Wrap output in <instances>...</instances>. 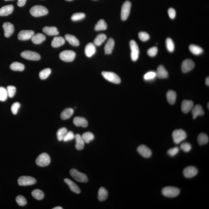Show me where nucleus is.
<instances>
[{
	"instance_id": "ea45409f",
	"label": "nucleus",
	"mask_w": 209,
	"mask_h": 209,
	"mask_svg": "<svg viewBox=\"0 0 209 209\" xmlns=\"http://www.w3.org/2000/svg\"><path fill=\"white\" fill-rule=\"evenodd\" d=\"M51 73V70L50 68H46L40 72L39 77L42 80L47 78Z\"/></svg>"
},
{
	"instance_id": "4d7b16f0",
	"label": "nucleus",
	"mask_w": 209,
	"mask_h": 209,
	"mask_svg": "<svg viewBox=\"0 0 209 209\" xmlns=\"http://www.w3.org/2000/svg\"><path fill=\"white\" fill-rule=\"evenodd\" d=\"M27 0H17V4L19 7H23L25 5Z\"/></svg>"
},
{
	"instance_id": "6e6d98bb",
	"label": "nucleus",
	"mask_w": 209,
	"mask_h": 209,
	"mask_svg": "<svg viewBox=\"0 0 209 209\" xmlns=\"http://www.w3.org/2000/svg\"><path fill=\"white\" fill-rule=\"evenodd\" d=\"M168 14L169 17L171 19H173L175 18L176 16V12L174 9L170 8L168 10Z\"/></svg>"
},
{
	"instance_id": "39448f33",
	"label": "nucleus",
	"mask_w": 209,
	"mask_h": 209,
	"mask_svg": "<svg viewBox=\"0 0 209 209\" xmlns=\"http://www.w3.org/2000/svg\"><path fill=\"white\" fill-rule=\"evenodd\" d=\"M36 165L40 167L47 166L50 163L49 156L46 153H43L40 154L36 159Z\"/></svg>"
},
{
	"instance_id": "a211bd4d",
	"label": "nucleus",
	"mask_w": 209,
	"mask_h": 209,
	"mask_svg": "<svg viewBox=\"0 0 209 209\" xmlns=\"http://www.w3.org/2000/svg\"><path fill=\"white\" fill-rule=\"evenodd\" d=\"M96 51V45L93 43H90L86 46L85 54L87 57H90L94 55Z\"/></svg>"
},
{
	"instance_id": "680f3d73",
	"label": "nucleus",
	"mask_w": 209,
	"mask_h": 209,
	"mask_svg": "<svg viewBox=\"0 0 209 209\" xmlns=\"http://www.w3.org/2000/svg\"><path fill=\"white\" fill-rule=\"evenodd\" d=\"M208 109H209V103H208Z\"/></svg>"
},
{
	"instance_id": "1a4fd4ad",
	"label": "nucleus",
	"mask_w": 209,
	"mask_h": 209,
	"mask_svg": "<svg viewBox=\"0 0 209 209\" xmlns=\"http://www.w3.org/2000/svg\"><path fill=\"white\" fill-rule=\"evenodd\" d=\"M131 3L129 1H126L123 4L121 12V18L125 21L128 18L130 13Z\"/></svg>"
},
{
	"instance_id": "bb28decb",
	"label": "nucleus",
	"mask_w": 209,
	"mask_h": 209,
	"mask_svg": "<svg viewBox=\"0 0 209 209\" xmlns=\"http://www.w3.org/2000/svg\"><path fill=\"white\" fill-rule=\"evenodd\" d=\"M65 39L61 36H56L53 39L51 45L54 48L60 47L65 44Z\"/></svg>"
},
{
	"instance_id": "412c9836",
	"label": "nucleus",
	"mask_w": 209,
	"mask_h": 209,
	"mask_svg": "<svg viewBox=\"0 0 209 209\" xmlns=\"http://www.w3.org/2000/svg\"><path fill=\"white\" fill-rule=\"evenodd\" d=\"M43 31L49 36H56L59 34L57 28L54 26H45L43 28Z\"/></svg>"
},
{
	"instance_id": "2f4dec72",
	"label": "nucleus",
	"mask_w": 209,
	"mask_h": 209,
	"mask_svg": "<svg viewBox=\"0 0 209 209\" xmlns=\"http://www.w3.org/2000/svg\"><path fill=\"white\" fill-rule=\"evenodd\" d=\"M189 49L192 54L196 55H200L203 52V50L202 48L194 45H191L189 46Z\"/></svg>"
},
{
	"instance_id": "aec40b11",
	"label": "nucleus",
	"mask_w": 209,
	"mask_h": 209,
	"mask_svg": "<svg viewBox=\"0 0 209 209\" xmlns=\"http://www.w3.org/2000/svg\"><path fill=\"white\" fill-rule=\"evenodd\" d=\"M156 73L157 77L159 78L165 79L169 77L168 72L162 65H160L158 67Z\"/></svg>"
},
{
	"instance_id": "9d476101",
	"label": "nucleus",
	"mask_w": 209,
	"mask_h": 209,
	"mask_svg": "<svg viewBox=\"0 0 209 209\" xmlns=\"http://www.w3.org/2000/svg\"><path fill=\"white\" fill-rule=\"evenodd\" d=\"M17 182L19 186H28L35 184L36 183V180L33 177L23 176L18 178Z\"/></svg>"
},
{
	"instance_id": "a878e982",
	"label": "nucleus",
	"mask_w": 209,
	"mask_h": 209,
	"mask_svg": "<svg viewBox=\"0 0 209 209\" xmlns=\"http://www.w3.org/2000/svg\"><path fill=\"white\" fill-rule=\"evenodd\" d=\"M76 140V148L78 150H81L83 149L84 146V141L82 138V136L79 134H77L75 135Z\"/></svg>"
},
{
	"instance_id": "dca6fc26",
	"label": "nucleus",
	"mask_w": 209,
	"mask_h": 209,
	"mask_svg": "<svg viewBox=\"0 0 209 209\" xmlns=\"http://www.w3.org/2000/svg\"><path fill=\"white\" fill-rule=\"evenodd\" d=\"M2 27L4 30V36L7 38L10 37L14 31V25L9 22H6L3 24Z\"/></svg>"
},
{
	"instance_id": "f257e3e1",
	"label": "nucleus",
	"mask_w": 209,
	"mask_h": 209,
	"mask_svg": "<svg viewBox=\"0 0 209 209\" xmlns=\"http://www.w3.org/2000/svg\"><path fill=\"white\" fill-rule=\"evenodd\" d=\"M30 12L33 17H38L47 15L48 13V10L44 6L36 5L32 7Z\"/></svg>"
},
{
	"instance_id": "7ed1b4c3",
	"label": "nucleus",
	"mask_w": 209,
	"mask_h": 209,
	"mask_svg": "<svg viewBox=\"0 0 209 209\" xmlns=\"http://www.w3.org/2000/svg\"><path fill=\"white\" fill-rule=\"evenodd\" d=\"M180 191L178 188L172 186H167L162 190L163 195L168 197H174L178 195Z\"/></svg>"
},
{
	"instance_id": "6e6552de",
	"label": "nucleus",
	"mask_w": 209,
	"mask_h": 209,
	"mask_svg": "<svg viewBox=\"0 0 209 209\" xmlns=\"http://www.w3.org/2000/svg\"><path fill=\"white\" fill-rule=\"evenodd\" d=\"M76 53L72 50H67L63 51L59 54L60 59L66 62H71L76 57Z\"/></svg>"
},
{
	"instance_id": "58836bf2",
	"label": "nucleus",
	"mask_w": 209,
	"mask_h": 209,
	"mask_svg": "<svg viewBox=\"0 0 209 209\" xmlns=\"http://www.w3.org/2000/svg\"><path fill=\"white\" fill-rule=\"evenodd\" d=\"M32 196L35 199L37 200H41L44 198V194L42 191L40 189H35L31 192Z\"/></svg>"
},
{
	"instance_id": "864d4df0",
	"label": "nucleus",
	"mask_w": 209,
	"mask_h": 209,
	"mask_svg": "<svg viewBox=\"0 0 209 209\" xmlns=\"http://www.w3.org/2000/svg\"><path fill=\"white\" fill-rule=\"evenodd\" d=\"M158 52V48L157 47H154L148 49L147 53L148 55L151 57H154L157 55Z\"/></svg>"
},
{
	"instance_id": "423d86ee",
	"label": "nucleus",
	"mask_w": 209,
	"mask_h": 209,
	"mask_svg": "<svg viewBox=\"0 0 209 209\" xmlns=\"http://www.w3.org/2000/svg\"><path fill=\"white\" fill-rule=\"evenodd\" d=\"M102 74L105 79L110 82L117 84L121 82L120 78L116 73L111 72L103 71Z\"/></svg>"
},
{
	"instance_id": "4468645a",
	"label": "nucleus",
	"mask_w": 209,
	"mask_h": 209,
	"mask_svg": "<svg viewBox=\"0 0 209 209\" xmlns=\"http://www.w3.org/2000/svg\"><path fill=\"white\" fill-rule=\"evenodd\" d=\"M137 151L140 155L145 158L150 157L152 155V151L151 150L144 145H141L139 146Z\"/></svg>"
},
{
	"instance_id": "c85d7f7f",
	"label": "nucleus",
	"mask_w": 209,
	"mask_h": 209,
	"mask_svg": "<svg viewBox=\"0 0 209 209\" xmlns=\"http://www.w3.org/2000/svg\"><path fill=\"white\" fill-rule=\"evenodd\" d=\"M65 40L72 45L76 47L79 45V41L73 35L66 34L65 35Z\"/></svg>"
},
{
	"instance_id": "cd10ccee",
	"label": "nucleus",
	"mask_w": 209,
	"mask_h": 209,
	"mask_svg": "<svg viewBox=\"0 0 209 209\" xmlns=\"http://www.w3.org/2000/svg\"><path fill=\"white\" fill-rule=\"evenodd\" d=\"M31 41L33 43L36 44H40L45 40V36L41 33H38L34 35L31 38Z\"/></svg>"
},
{
	"instance_id": "e433bc0d",
	"label": "nucleus",
	"mask_w": 209,
	"mask_h": 209,
	"mask_svg": "<svg viewBox=\"0 0 209 209\" xmlns=\"http://www.w3.org/2000/svg\"><path fill=\"white\" fill-rule=\"evenodd\" d=\"M68 132V130L65 127H62L59 129L57 133V138L59 141H63V139Z\"/></svg>"
},
{
	"instance_id": "c756f323",
	"label": "nucleus",
	"mask_w": 209,
	"mask_h": 209,
	"mask_svg": "<svg viewBox=\"0 0 209 209\" xmlns=\"http://www.w3.org/2000/svg\"><path fill=\"white\" fill-rule=\"evenodd\" d=\"M167 100L170 104L173 105L176 102L177 94L173 90L169 91L167 94Z\"/></svg>"
},
{
	"instance_id": "8fccbe9b",
	"label": "nucleus",
	"mask_w": 209,
	"mask_h": 209,
	"mask_svg": "<svg viewBox=\"0 0 209 209\" xmlns=\"http://www.w3.org/2000/svg\"><path fill=\"white\" fill-rule=\"evenodd\" d=\"M138 36L140 39L143 41H148L150 38L149 35L145 32H140L139 33Z\"/></svg>"
},
{
	"instance_id": "4be33fe9",
	"label": "nucleus",
	"mask_w": 209,
	"mask_h": 209,
	"mask_svg": "<svg viewBox=\"0 0 209 209\" xmlns=\"http://www.w3.org/2000/svg\"><path fill=\"white\" fill-rule=\"evenodd\" d=\"M64 181L65 183L68 184L70 189L73 192L76 194H79L81 192L80 189L71 180L69 179V178H65Z\"/></svg>"
},
{
	"instance_id": "c9c22d12",
	"label": "nucleus",
	"mask_w": 209,
	"mask_h": 209,
	"mask_svg": "<svg viewBox=\"0 0 209 209\" xmlns=\"http://www.w3.org/2000/svg\"><path fill=\"white\" fill-rule=\"evenodd\" d=\"M107 39L106 35L104 34H100L98 35L94 41V44L96 46H100Z\"/></svg>"
},
{
	"instance_id": "49530a36",
	"label": "nucleus",
	"mask_w": 209,
	"mask_h": 209,
	"mask_svg": "<svg viewBox=\"0 0 209 209\" xmlns=\"http://www.w3.org/2000/svg\"><path fill=\"white\" fill-rule=\"evenodd\" d=\"M7 90L8 97L12 98L15 95L16 93V88L13 86H8L7 87Z\"/></svg>"
},
{
	"instance_id": "de8ad7c7",
	"label": "nucleus",
	"mask_w": 209,
	"mask_h": 209,
	"mask_svg": "<svg viewBox=\"0 0 209 209\" xmlns=\"http://www.w3.org/2000/svg\"><path fill=\"white\" fill-rule=\"evenodd\" d=\"M16 202L19 206H24L27 203L26 200L24 197L21 195L17 196L16 197Z\"/></svg>"
},
{
	"instance_id": "7c9ffc66",
	"label": "nucleus",
	"mask_w": 209,
	"mask_h": 209,
	"mask_svg": "<svg viewBox=\"0 0 209 209\" xmlns=\"http://www.w3.org/2000/svg\"><path fill=\"white\" fill-rule=\"evenodd\" d=\"M108 193L107 190L103 187L100 188L98 192V199L100 202L106 200L108 197Z\"/></svg>"
},
{
	"instance_id": "c03bdc74",
	"label": "nucleus",
	"mask_w": 209,
	"mask_h": 209,
	"mask_svg": "<svg viewBox=\"0 0 209 209\" xmlns=\"http://www.w3.org/2000/svg\"><path fill=\"white\" fill-rule=\"evenodd\" d=\"M8 95L6 89L0 87V101L4 102L7 99Z\"/></svg>"
},
{
	"instance_id": "9b49d317",
	"label": "nucleus",
	"mask_w": 209,
	"mask_h": 209,
	"mask_svg": "<svg viewBox=\"0 0 209 209\" xmlns=\"http://www.w3.org/2000/svg\"><path fill=\"white\" fill-rule=\"evenodd\" d=\"M21 56L23 58L31 60H39L41 58L39 54L30 50H26L22 52Z\"/></svg>"
},
{
	"instance_id": "37998d69",
	"label": "nucleus",
	"mask_w": 209,
	"mask_h": 209,
	"mask_svg": "<svg viewBox=\"0 0 209 209\" xmlns=\"http://www.w3.org/2000/svg\"><path fill=\"white\" fill-rule=\"evenodd\" d=\"M157 77L156 73L154 71H150L147 73L144 76V79L145 81H152Z\"/></svg>"
},
{
	"instance_id": "ddd939ff",
	"label": "nucleus",
	"mask_w": 209,
	"mask_h": 209,
	"mask_svg": "<svg viewBox=\"0 0 209 209\" xmlns=\"http://www.w3.org/2000/svg\"><path fill=\"white\" fill-rule=\"evenodd\" d=\"M195 66V64L190 59L184 60L182 64L181 69L183 73H186L191 71Z\"/></svg>"
},
{
	"instance_id": "72a5a7b5",
	"label": "nucleus",
	"mask_w": 209,
	"mask_h": 209,
	"mask_svg": "<svg viewBox=\"0 0 209 209\" xmlns=\"http://www.w3.org/2000/svg\"><path fill=\"white\" fill-rule=\"evenodd\" d=\"M209 140L208 135L205 133H201L197 137L198 143L201 145L207 144L208 143Z\"/></svg>"
},
{
	"instance_id": "79ce46f5",
	"label": "nucleus",
	"mask_w": 209,
	"mask_h": 209,
	"mask_svg": "<svg viewBox=\"0 0 209 209\" xmlns=\"http://www.w3.org/2000/svg\"><path fill=\"white\" fill-rule=\"evenodd\" d=\"M166 44L167 50L170 52H173L174 50L175 45L173 41L170 38H167L166 40Z\"/></svg>"
},
{
	"instance_id": "f3484780",
	"label": "nucleus",
	"mask_w": 209,
	"mask_h": 209,
	"mask_svg": "<svg viewBox=\"0 0 209 209\" xmlns=\"http://www.w3.org/2000/svg\"><path fill=\"white\" fill-rule=\"evenodd\" d=\"M193 106V102L191 100H183L182 103V111L183 113L186 114L191 111Z\"/></svg>"
},
{
	"instance_id": "b1692460",
	"label": "nucleus",
	"mask_w": 209,
	"mask_h": 209,
	"mask_svg": "<svg viewBox=\"0 0 209 209\" xmlns=\"http://www.w3.org/2000/svg\"><path fill=\"white\" fill-rule=\"evenodd\" d=\"M191 111L194 119H195L197 116L203 115L205 113L202 107L199 105H196L192 108Z\"/></svg>"
},
{
	"instance_id": "052dcab7",
	"label": "nucleus",
	"mask_w": 209,
	"mask_h": 209,
	"mask_svg": "<svg viewBox=\"0 0 209 209\" xmlns=\"http://www.w3.org/2000/svg\"><path fill=\"white\" fill-rule=\"evenodd\" d=\"M5 1H12V0H4Z\"/></svg>"
},
{
	"instance_id": "a19ab883",
	"label": "nucleus",
	"mask_w": 209,
	"mask_h": 209,
	"mask_svg": "<svg viewBox=\"0 0 209 209\" xmlns=\"http://www.w3.org/2000/svg\"><path fill=\"white\" fill-rule=\"evenodd\" d=\"M82 137L84 142L89 143L90 142L93 141L94 139V135L91 132H86L83 134Z\"/></svg>"
},
{
	"instance_id": "f8f14e48",
	"label": "nucleus",
	"mask_w": 209,
	"mask_h": 209,
	"mask_svg": "<svg viewBox=\"0 0 209 209\" xmlns=\"http://www.w3.org/2000/svg\"><path fill=\"white\" fill-rule=\"evenodd\" d=\"M34 35V31L33 30H23L19 32L17 37L20 40H26L31 39Z\"/></svg>"
},
{
	"instance_id": "09e8293b",
	"label": "nucleus",
	"mask_w": 209,
	"mask_h": 209,
	"mask_svg": "<svg viewBox=\"0 0 209 209\" xmlns=\"http://www.w3.org/2000/svg\"><path fill=\"white\" fill-rule=\"evenodd\" d=\"M21 106V105L18 102L14 103L11 107V111L14 115L17 114Z\"/></svg>"
},
{
	"instance_id": "6ab92c4d",
	"label": "nucleus",
	"mask_w": 209,
	"mask_h": 209,
	"mask_svg": "<svg viewBox=\"0 0 209 209\" xmlns=\"http://www.w3.org/2000/svg\"><path fill=\"white\" fill-rule=\"evenodd\" d=\"M14 10V6L10 4L3 6L0 9V16L6 17L12 13Z\"/></svg>"
},
{
	"instance_id": "4c0bfd02",
	"label": "nucleus",
	"mask_w": 209,
	"mask_h": 209,
	"mask_svg": "<svg viewBox=\"0 0 209 209\" xmlns=\"http://www.w3.org/2000/svg\"><path fill=\"white\" fill-rule=\"evenodd\" d=\"M107 27V26L105 21L103 20H100L95 25V30L97 31L104 30H106Z\"/></svg>"
},
{
	"instance_id": "f704fd0d",
	"label": "nucleus",
	"mask_w": 209,
	"mask_h": 209,
	"mask_svg": "<svg viewBox=\"0 0 209 209\" xmlns=\"http://www.w3.org/2000/svg\"><path fill=\"white\" fill-rule=\"evenodd\" d=\"M73 113H74V111L72 108H67L62 112L60 117L62 119H68L71 117Z\"/></svg>"
},
{
	"instance_id": "bf43d9fd",
	"label": "nucleus",
	"mask_w": 209,
	"mask_h": 209,
	"mask_svg": "<svg viewBox=\"0 0 209 209\" xmlns=\"http://www.w3.org/2000/svg\"><path fill=\"white\" fill-rule=\"evenodd\" d=\"M53 209H63V208H62L61 207H54V208H53Z\"/></svg>"
},
{
	"instance_id": "3c124183",
	"label": "nucleus",
	"mask_w": 209,
	"mask_h": 209,
	"mask_svg": "<svg viewBox=\"0 0 209 209\" xmlns=\"http://www.w3.org/2000/svg\"><path fill=\"white\" fill-rule=\"evenodd\" d=\"M75 138V135L73 132L72 131H69L67 132L65 135L63 141L64 142H68L71 141Z\"/></svg>"
},
{
	"instance_id": "a18cd8bd",
	"label": "nucleus",
	"mask_w": 209,
	"mask_h": 209,
	"mask_svg": "<svg viewBox=\"0 0 209 209\" xmlns=\"http://www.w3.org/2000/svg\"><path fill=\"white\" fill-rule=\"evenodd\" d=\"M85 14L84 13L78 12L73 14L71 17V19L73 21H78L83 20L85 17Z\"/></svg>"
},
{
	"instance_id": "5fc2aeb1",
	"label": "nucleus",
	"mask_w": 209,
	"mask_h": 209,
	"mask_svg": "<svg viewBox=\"0 0 209 209\" xmlns=\"http://www.w3.org/2000/svg\"><path fill=\"white\" fill-rule=\"evenodd\" d=\"M179 151V148L176 147L171 148V149L167 151V153H168L169 155L171 157H173L178 154Z\"/></svg>"
},
{
	"instance_id": "20e7f679",
	"label": "nucleus",
	"mask_w": 209,
	"mask_h": 209,
	"mask_svg": "<svg viewBox=\"0 0 209 209\" xmlns=\"http://www.w3.org/2000/svg\"><path fill=\"white\" fill-rule=\"evenodd\" d=\"M70 174L73 178L79 182L86 183L88 181V178L87 175L79 172L75 169H72L70 170Z\"/></svg>"
},
{
	"instance_id": "393cba45",
	"label": "nucleus",
	"mask_w": 209,
	"mask_h": 209,
	"mask_svg": "<svg viewBox=\"0 0 209 209\" xmlns=\"http://www.w3.org/2000/svg\"><path fill=\"white\" fill-rule=\"evenodd\" d=\"M115 42L114 39L112 38H110L107 42L105 45L104 50L105 54H112L114 47Z\"/></svg>"
},
{
	"instance_id": "f03ea898",
	"label": "nucleus",
	"mask_w": 209,
	"mask_h": 209,
	"mask_svg": "<svg viewBox=\"0 0 209 209\" xmlns=\"http://www.w3.org/2000/svg\"><path fill=\"white\" fill-rule=\"evenodd\" d=\"M173 141L175 144H178L187 138L186 132L181 129L175 130L172 134Z\"/></svg>"
},
{
	"instance_id": "e2e57ef3",
	"label": "nucleus",
	"mask_w": 209,
	"mask_h": 209,
	"mask_svg": "<svg viewBox=\"0 0 209 209\" xmlns=\"http://www.w3.org/2000/svg\"><path fill=\"white\" fill-rule=\"evenodd\" d=\"M67 1H72V0H67Z\"/></svg>"
},
{
	"instance_id": "5701e85b",
	"label": "nucleus",
	"mask_w": 209,
	"mask_h": 209,
	"mask_svg": "<svg viewBox=\"0 0 209 209\" xmlns=\"http://www.w3.org/2000/svg\"><path fill=\"white\" fill-rule=\"evenodd\" d=\"M73 123L75 125L78 127H86L88 125L87 120L81 117H76L73 120Z\"/></svg>"
},
{
	"instance_id": "603ef678",
	"label": "nucleus",
	"mask_w": 209,
	"mask_h": 209,
	"mask_svg": "<svg viewBox=\"0 0 209 209\" xmlns=\"http://www.w3.org/2000/svg\"><path fill=\"white\" fill-rule=\"evenodd\" d=\"M192 148L191 145L188 143H184L182 144L181 148L185 152H188L191 150Z\"/></svg>"
},
{
	"instance_id": "13d9d810",
	"label": "nucleus",
	"mask_w": 209,
	"mask_h": 209,
	"mask_svg": "<svg viewBox=\"0 0 209 209\" xmlns=\"http://www.w3.org/2000/svg\"><path fill=\"white\" fill-rule=\"evenodd\" d=\"M206 84L207 86H209V77H207L206 79Z\"/></svg>"
},
{
	"instance_id": "473e14b6",
	"label": "nucleus",
	"mask_w": 209,
	"mask_h": 209,
	"mask_svg": "<svg viewBox=\"0 0 209 209\" xmlns=\"http://www.w3.org/2000/svg\"><path fill=\"white\" fill-rule=\"evenodd\" d=\"M10 68L12 71H22L25 69V65L19 62H14L11 64Z\"/></svg>"
},
{
	"instance_id": "0eeeda50",
	"label": "nucleus",
	"mask_w": 209,
	"mask_h": 209,
	"mask_svg": "<svg viewBox=\"0 0 209 209\" xmlns=\"http://www.w3.org/2000/svg\"><path fill=\"white\" fill-rule=\"evenodd\" d=\"M131 50V57L132 61H136L138 59L139 55L140 50L138 46L134 40H131L130 42Z\"/></svg>"
},
{
	"instance_id": "2eb2a0df",
	"label": "nucleus",
	"mask_w": 209,
	"mask_h": 209,
	"mask_svg": "<svg viewBox=\"0 0 209 209\" xmlns=\"http://www.w3.org/2000/svg\"><path fill=\"white\" fill-rule=\"evenodd\" d=\"M197 169L193 166L187 167L183 171V175L187 178H193L197 174Z\"/></svg>"
}]
</instances>
